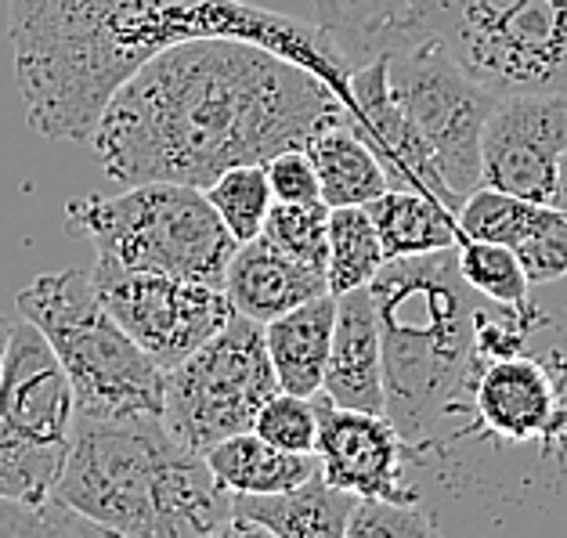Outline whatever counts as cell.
<instances>
[{
  "label": "cell",
  "instance_id": "obj_30",
  "mask_svg": "<svg viewBox=\"0 0 567 538\" xmlns=\"http://www.w3.org/2000/svg\"><path fill=\"white\" fill-rule=\"evenodd\" d=\"M517 260L532 286H553L567 279V210L564 206H549L546 220L538 231L517 246Z\"/></svg>",
  "mask_w": 567,
  "mask_h": 538
},
{
  "label": "cell",
  "instance_id": "obj_19",
  "mask_svg": "<svg viewBox=\"0 0 567 538\" xmlns=\"http://www.w3.org/2000/svg\"><path fill=\"white\" fill-rule=\"evenodd\" d=\"M206 466H210L214 477L231 495L286 492V488L303 485V480H311L315 474H322V463H318L315 452L275 448L271 441H265L254 431L217 441V445L206 452Z\"/></svg>",
  "mask_w": 567,
  "mask_h": 538
},
{
  "label": "cell",
  "instance_id": "obj_9",
  "mask_svg": "<svg viewBox=\"0 0 567 538\" xmlns=\"http://www.w3.org/2000/svg\"><path fill=\"white\" fill-rule=\"evenodd\" d=\"M383 59L386 87L431 152L460 210V203L481 185V131L499 94L477 84L437 40H412Z\"/></svg>",
  "mask_w": 567,
  "mask_h": 538
},
{
  "label": "cell",
  "instance_id": "obj_1",
  "mask_svg": "<svg viewBox=\"0 0 567 538\" xmlns=\"http://www.w3.org/2000/svg\"><path fill=\"white\" fill-rule=\"evenodd\" d=\"M351 120L343 99L279 51L196 37L142 62L105 102L87 145L116 185L210 188L225 170L303 148Z\"/></svg>",
  "mask_w": 567,
  "mask_h": 538
},
{
  "label": "cell",
  "instance_id": "obj_18",
  "mask_svg": "<svg viewBox=\"0 0 567 538\" xmlns=\"http://www.w3.org/2000/svg\"><path fill=\"white\" fill-rule=\"evenodd\" d=\"M420 4L423 0H311L315 25L333 40L351 73L358 65L412 44V22Z\"/></svg>",
  "mask_w": 567,
  "mask_h": 538
},
{
  "label": "cell",
  "instance_id": "obj_2",
  "mask_svg": "<svg viewBox=\"0 0 567 538\" xmlns=\"http://www.w3.org/2000/svg\"><path fill=\"white\" fill-rule=\"evenodd\" d=\"M8 37L25 120L48 142H87L137 65L196 37L279 51L322 76L351 113V65L333 40L246 0H8Z\"/></svg>",
  "mask_w": 567,
  "mask_h": 538
},
{
  "label": "cell",
  "instance_id": "obj_5",
  "mask_svg": "<svg viewBox=\"0 0 567 538\" xmlns=\"http://www.w3.org/2000/svg\"><path fill=\"white\" fill-rule=\"evenodd\" d=\"M16 303L62 362L76 416H163V369L105 311L91 271L65 268L37 275Z\"/></svg>",
  "mask_w": 567,
  "mask_h": 538
},
{
  "label": "cell",
  "instance_id": "obj_25",
  "mask_svg": "<svg viewBox=\"0 0 567 538\" xmlns=\"http://www.w3.org/2000/svg\"><path fill=\"white\" fill-rule=\"evenodd\" d=\"M206 199H210L217 217L225 220V228L231 231L235 242L257 239L275 203L265 163H243V167L225 170L206 188Z\"/></svg>",
  "mask_w": 567,
  "mask_h": 538
},
{
  "label": "cell",
  "instance_id": "obj_14",
  "mask_svg": "<svg viewBox=\"0 0 567 538\" xmlns=\"http://www.w3.org/2000/svg\"><path fill=\"white\" fill-rule=\"evenodd\" d=\"M322 397L340 408L383 412V351L377 303H372L369 286L337 293V322Z\"/></svg>",
  "mask_w": 567,
  "mask_h": 538
},
{
  "label": "cell",
  "instance_id": "obj_26",
  "mask_svg": "<svg viewBox=\"0 0 567 538\" xmlns=\"http://www.w3.org/2000/svg\"><path fill=\"white\" fill-rule=\"evenodd\" d=\"M275 250L300 260L315 271L329 268V206L318 203H271V210L260 228Z\"/></svg>",
  "mask_w": 567,
  "mask_h": 538
},
{
  "label": "cell",
  "instance_id": "obj_34",
  "mask_svg": "<svg viewBox=\"0 0 567 538\" xmlns=\"http://www.w3.org/2000/svg\"><path fill=\"white\" fill-rule=\"evenodd\" d=\"M11 325H16V322H11V319H8V314H4V311H0V362H4V348H8Z\"/></svg>",
  "mask_w": 567,
  "mask_h": 538
},
{
  "label": "cell",
  "instance_id": "obj_8",
  "mask_svg": "<svg viewBox=\"0 0 567 538\" xmlns=\"http://www.w3.org/2000/svg\"><path fill=\"white\" fill-rule=\"evenodd\" d=\"M275 391L265 325L231 314L220 333L163 372V426L177 445L206 455L217 441L254 431Z\"/></svg>",
  "mask_w": 567,
  "mask_h": 538
},
{
  "label": "cell",
  "instance_id": "obj_21",
  "mask_svg": "<svg viewBox=\"0 0 567 538\" xmlns=\"http://www.w3.org/2000/svg\"><path fill=\"white\" fill-rule=\"evenodd\" d=\"M369 214L380 231L386 260L452 250L460 242L455 214L449 206H441L434 196H426V192L386 188L380 199L369 203Z\"/></svg>",
  "mask_w": 567,
  "mask_h": 538
},
{
  "label": "cell",
  "instance_id": "obj_16",
  "mask_svg": "<svg viewBox=\"0 0 567 538\" xmlns=\"http://www.w3.org/2000/svg\"><path fill=\"white\" fill-rule=\"evenodd\" d=\"M220 289H225L235 314L268 325L279 314L293 311L297 303L329 293V279L326 271L300 265V260L275 250L265 236H257L250 242H239Z\"/></svg>",
  "mask_w": 567,
  "mask_h": 538
},
{
  "label": "cell",
  "instance_id": "obj_27",
  "mask_svg": "<svg viewBox=\"0 0 567 538\" xmlns=\"http://www.w3.org/2000/svg\"><path fill=\"white\" fill-rule=\"evenodd\" d=\"M517 4L520 0H423L412 22V40H437L452 54L477 33L492 30Z\"/></svg>",
  "mask_w": 567,
  "mask_h": 538
},
{
  "label": "cell",
  "instance_id": "obj_17",
  "mask_svg": "<svg viewBox=\"0 0 567 538\" xmlns=\"http://www.w3.org/2000/svg\"><path fill=\"white\" fill-rule=\"evenodd\" d=\"M337 322V293H322L297 303L293 311L279 314L265 325V348L271 358L275 380L286 394L315 397L322 394L329 343Z\"/></svg>",
  "mask_w": 567,
  "mask_h": 538
},
{
  "label": "cell",
  "instance_id": "obj_23",
  "mask_svg": "<svg viewBox=\"0 0 567 538\" xmlns=\"http://www.w3.org/2000/svg\"><path fill=\"white\" fill-rule=\"evenodd\" d=\"M455 265H460V275L481 300H488L503 311H514L520 319H538L532 303V282L509 246L460 239L455 242Z\"/></svg>",
  "mask_w": 567,
  "mask_h": 538
},
{
  "label": "cell",
  "instance_id": "obj_15",
  "mask_svg": "<svg viewBox=\"0 0 567 538\" xmlns=\"http://www.w3.org/2000/svg\"><path fill=\"white\" fill-rule=\"evenodd\" d=\"M358 495L322 474L271 495H231V538H348Z\"/></svg>",
  "mask_w": 567,
  "mask_h": 538
},
{
  "label": "cell",
  "instance_id": "obj_28",
  "mask_svg": "<svg viewBox=\"0 0 567 538\" xmlns=\"http://www.w3.org/2000/svg\"><path fill=\"white\" fill-rule=\"evenodd\" d=\"M254 434L271 441L275 448L286 452H315L318 441V394L303 397V394H286L275 391L265 408L257 412Z\"/></svg>",
  "mask_w": 567,
  "mask_h": 538
},
{
  "label": "cell",
  "instance_id": "obj_33",
  "mask_svg": "<svg viewBox=\"0 0 567 538\" xmlns=\"http://www.w3.org/2000/svg\"><path fill=\"white\" fill-rule=\"evenodd\" d=\"M553 206H564L567 210V152L560 159V182H557V199H553Z\"/></svg>",
  "mask_w": 567,
  "mask_h": 538
},
{
  "label": "cell",
  "instance_id": "obj_24",
  "mask_svg": "<svg viewBox=\"0 0 567 538\" xmlns=\"http://www.w3.org/2000/svg\"><path fill=\"white\" fill-rule=\"evenodd\" d=\"M553 203H528L506 192H495L488 185H477L455 210V225H460V239L477 242H499L517 250L520 242H528L538 225L546 220Z\"/></svg>",
  "mask_w": 567,
  "mask_h": 538
},
{
  "label": "cell",
  "instance_id": "obj_12",
  "mask_svg": "<svg viewBox=\"0 0 567 538\" xmlns=\"http://www.w3.org/2000/svg\"><path fill=\"white\" fill-rule=\"evenodd\" d=\"M567 152V99L499 94L481 131V185L553 203Z\"/></svg>",
  "mask_w": 567,
  "mask_h": 538
},
{
  "label": "cell",
  "instance_id": "obj_20",
  "mask_svg": "<svg viewBox=\"0 0 567 538\" xmlns=\"http://www.w3.org/2000/svg\"><path fill=\"white\" fill-rule=\"evenodd\" d=\"M303 152H308L318 177V192H322V203L329 210H337V206H369L391 188V177L380 167L377 152L351 127V120L318 131L303 145Z\"/></svg>",
  "mask_w": 567,
  "mask_h": 538
},
{
  "label": "cell",
  "instance_id": "obj_13",
  "mask_svg": "<svg viewBox=\"0 0 567 538\" xmlns=\"http://www.w3.org/2000/svg\"><path fill=\"white\" fill-rule=\"evenodd\" d=\"M315 455L329 485L358 499L420 503V485L412 480V448L383 412L340 408L318 394Z\"/></svg>",
  "mask_w": 567,
  "mask_h": 538
},
{
  "label": "cell",
  "instance_id": "obj_22",
  "mask_svg": "<svg viewBox=\"0 0 567 538\" xmlns=\"http://www.w3.org/2000/svg\"><path fill=\"white\" fill-rule=\"evenodd\" d=\"M383 265L386 254L369 206H337V210H329V293H348V289L369 286Z\"/></svg>",
  "mask_w": 567,
  "mask_h": 538
},
{
  "label": "cell",
  "instance_id": "obj_4",
  "mask_svg": "<svg viewBox=\"0 0 567 538\" xmlns=\"http://www.w3.org/2000/svg\"><path fill=\"white\" fill-rule=\"evenodd\" d=\"M383 351V416L420 455L445 423L474 354L481 297L452 250L394 257L369 282Z\"/></svg>",
  "mask_w": 567,
  "mask_h": 538
},
{
  "label": "cell",
  "instance_id": "obj_31",
  "mask_svg": "<svg viewBox=\"0 0 567 538\" xmlns=\"http://www.w3.org/2000/svg\"><path fill=\"white\" fill-rule=\"evenodd\" d=\"M0 535H102V528H94L87 517L59 499L37 506L0 499Z\"/></svg>",
  "mask_w": 567,
  "mask_h": 538
},
{
  "label": "cell",
  "instance_id": "obj_11",
  "mask_svg": "<svg viewBox=\"0 0 567 538\" xmlns=\"http://www.w3.org/2000/svg\"><path fill=\"white\" fill-rule=\"evenodd\" d=\"M452 59L495 94L567 99V0H520Z\"/></svg>",
  "mask_w": 567,
  "mask_h": 538
},
{
  "label": "cell",
  "instance_id": "obj_10",
  "mask_svg": "<svg viewBox=\"0 0 567 538\" xmlns=\"http://www.w3.org/2000/svg\"><path fill=\"white\" fill-rule=\"evenodd\" d=\"M91 282L123 333L156 358L163 372L220 333L235 314L220 286L163 271H134L109 257H99L91 268Z\"/></svg>",
  "mask_w": 567,
  "mask_h": 538
},
{
  "label": "cell",
  "instance_id": "obj_29",
  "mask_svg": "<svg viewBox=\"0 0 567 538\" xmlns=\"http://www.w3.org/2000/svg\"><path fill=\"white\" fill-rule=\"evenodd\" d=\"M437 531L420 503L394 499H354L348 520V538H431Z\"/></svg>",
  "mask_w": 567,
  "mask_h": 538
},
{
  "label": "cell",
  "instance_id": "obj_32",
  "mask_svg": "<svg viewBox=\"0 0 567 538\" xmlns=\"http://www.w3.org/2000/svg\"><path fill=\"white\" fill-rule=\"evenodd\" d=\"M268 182H271V196L279 203H318L322 192H318V177L315 167L303 148H286L279 156H271L265 163Z\"/></svg>",
  "mask_w": 567,
  "mask_h": 538
},
{
  "label": "cell",
  "instance_id": "obj_3",
  "mask_svg": "<svg viewBox=\"0 0 567 538\" xmlns=\"http://www.w3.org/2000/svg\"><path fill=\"white\" fill-rule=\"evenodd\" d=\"M54 499L102 535L231 538V492L206 466V455L177 445L163 416H73Z\"/></svg>",
  "mask_w": 567,
  "mask_h": 538
},
{
  "label": "cell",
  "instance_id": "obj_6",
  "mask_svg": "<svg viewBox=\"0 0 567 538\" xmlns=\"http://www.w3.org/2000/svg\"><path fill=\"white\" fill-rule=\"evenodd\" d=\"M65 228L123 268L206 286H225V271L239 250L206 192L177 182H145L109 199H76L65 206Z\"/></svg>",
  "mask_w": 567,
  "mask_h": 538
},
{
  "label": "cell",
  "instance_id": "obj_7",
  "mask_svg": "<svg viewBox=\"0 0 567 538\" xmlns=\"http://www.w3.org/2000/svg\"><path fill=\"white\" fill-rule=\"evenodd\" d=\"M73 416V387L51 343L33 322H16L0 362V499H54Z\"/></svg>",
  "mask_w": 567,
  "mask_h": 538
}]
</instances>
